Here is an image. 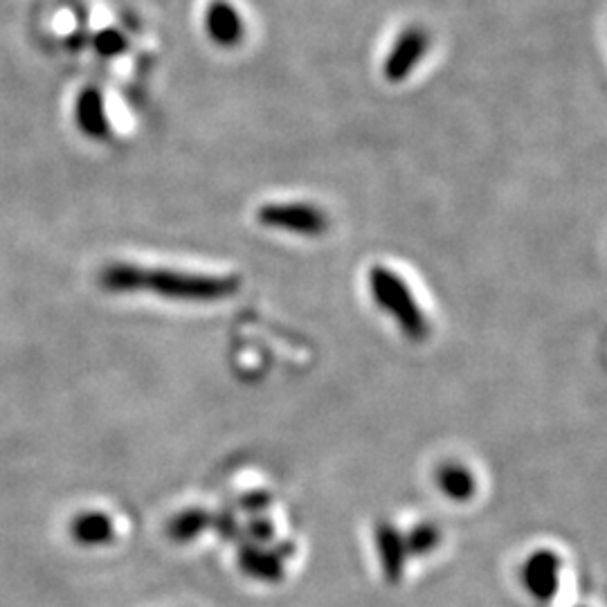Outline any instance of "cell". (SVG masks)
<instances>
[{"mask_svg": "<svg viewBox=\"0 0 607 607\" xmlns=\"http://www.w3.org/2000/svg\"><path fill=\"white\" fill-rule=\"evenodd\" d=\"M407 556H428L441 542V531L434 524H419L403 536Z\"/></svg>", "mask_w": 607, "mask_h": 607, "instance_id": "12", "label": "cell"}, {"mask_svg": "<svg viewBox=\"0 0 607 607\" xmlns=\"http://www.w3.org/2000/svg\"><path fill=\"white\" fill-rule=\"evenodd\" d=\"M212 527L221 533L225 540H234L239 538V522L230 511L216 513L212 515Z\"/></svg>", "mask_w": 607, "mask_h": 607, "instance_id": "14", "label": "cell"}, {"mask_svg": "<svg viewBox=\"0 0 607 607\" xmlns=\"http://www.w3.org/2000/svg\"><path fill=\"white\" fill-rule=\"evenodd\" d=\"M124 45L126 43L122 39V34H117L115 30H108L104 34H99V39H97V48H99V52H102V54H117V52H122Z\"/></svg>", "mask_w": 607, "mask_h": 607, "instance_id": "16", "label": "cell"}, {"mask_svg": "<svg viewBox=\"0 0 607 607\" xmlns=\"http://www.w3.org/2000/svg\"><path fill=\"white\" fill-rule=\"evenodd\" d=\"M270 495L268 493H264V491H255V493H248V495H243L241 500H239V506L243 511H248V513H252V515H261L264 513L268 506H270Z\"/></svg>", "mask_w": 607, "mask_h": 607, "instance_id": "15", "label": "cell"}, {"mask_svg": "<svg viewBox=\"0 0 607 607\" xmlns=\"http://www.w3.org/2000/svg\"><path fill=\"white\" fill-rule=\"evenodd\" d=\"M558 576H560V558L554 551L542 549L536 551L524 565L522 581L527 585L531 596H536L540 601L554 599L558 592Z\"/></svg>", "mask_w": 607, "mask_h": 607, "instance_id": "7", "label": "cell"}, {"mask_svg": "<svg viewBox=\"0 0 607 607\" xmlns=\"http://www.w3.org/2000/svg\"><path fill=\"white\" fill-rule=\"evenodd\" d=\"M205 32L221 48H234V45L243 41L246 25H243L239 9L232 3H228V0H214L205 9Z\"/></svg>", "mask_w": 607, "mask_h": 607, "instance_id": "6", "label": "cell"}, {"mask_svg": "<svg viewBox=\"0 0 607 607\" xmlns=\"http://www.w3.org/2000/svg\"><path fill=\"white\" fill-rule=\"evenodd\" d=\"M437 484L441 491L455 502H466L477 491L473 473H470L466 466H459V464L443 466L437 473Z\"/></svg>", "mask_w": 607, "mask_h": 607, "instance_id": "9", "label": "cell"}, {"mask_svg": "<svg viewBox=\"0 0 607 607\" xmlns=\"http://www.w3.org/2000/svg\"><path fill=\"white\" fill-rule=\"evenodd\" d=\"M79 124L88 135L93 138H102L108 131L106 124V113H104V102L102 95L97 90H86L79 99Z\"/></svg>", "mask_w": 607, "mask_h": 607, "instance_id": "11", "label": "cell"}, {"mask_svg": "<svg viewBox=\"0 0 607 607\" xmlns=\"http://www.w3.org/2000/svg\"><path fill=\"white\" fill-rule=\"evenodd\" d=\"M376 545H378L380 565H383L385 578L389 583H398L405 572V560H407L403 536L398 533L396 527H392V524L380 522L376 529Z\"/></svg>", "mask_w": 607, "mask_h": 607, "instance_id": "8", "label": "cell"}, {"mask_svg": "<svg viewBox=\"0 0 607 607\" xmlns=\"http://www.w3.org/2000/svg\"><path fill=\"white\" fill-rule=\"evenodd\" d=\"M106 291H149L167 300L219 302L239 293L241 279L234 275H203L183 270H144L131 264H115L102 273Z\"/></svg>", "mask_w": 607, "mask_h": 607, "instance_id": "1", "label": "cell"}, {"mask_svg": "<svg viewBox=\"0 0 607 607\" xmlns=\"http://www.w3.org/2000/svg\"><path fill=\"white\" fill-rule=\"evenodd\" d=\"M428 48H430V34L419 25L407 27V30H403V34L398 36L383 63L385 79L392 81V84H401V81L410 77L414 68L419 66Z\"/></svg>", "mask_w": 607, "mask_h": 607, "instance_id": "4", "label": "cell"}, {"mask_svg": "<svg viewBox=\"0 0 607 607\" xmlns=\"http://www.w3.org/2000/svg\"><path fill=\"white\" fill-rule=\"evenodd\" d=\"M212 527V513L205 509H187L178 513L174 520L169 522V538L176 542H189L196 540L203 531Z\"/></svg>", "mask_w": 607, "mask_h": 607, "instance_id": "10", "label": "cell"}, {"mask_svg": "<svg viewBox=\"0 0 607 607\" xmlns=\"http://www.w3.org/2000/svg\"><path fill=\"white\" fill-rule=\"evenodd\" d=\"M257 221L270 230L320 237L329 230V216L311 203H268L257 210Z\"/></svg>", "mask_w": 607, "mask_h": 607, "instance_id": "3", "label": "cell"}, {"mask_svg": "<svg viewBox=\"0 0 607 607\" xmlns=\"http://www.w3.org/2000/svg\"><path fill=\"white\" fill-rule=\"evenodd\" d=\"M293 545H282L277 549L259 547L255 542H243L239 547L241 572L264 583H279L284 578V556H291Z\"/></svg>", "mask_w": 607, "mask_h": 607, "instance_id": "5", "label": "cell"}, {"mask_svg": "<svg viewBox=\"0 0 607 607\" xmlns=\"http://www.w3.org/2000/svg\"><path fill=\"white\" fill-rule=\"evenodd\" d=\"M367 286L371 300L396 322L407 340L423 342L430 333L428 317L421 311L414 293L405 279L385 266H374L367 273Z\"/></svg>", "mask_w": 607, "mask_h": 607, "instance_id": "2", "label": "cell"}, {"mask_svg": "<svg viewBox=\"0 0 607 607\" xmlns=\"http://www.w3.org/2000/svg\"><path fill=\"white\" fill-rule=\"evenodd\" d=\"M248 533H250V538L255 540V545H270L275 538V527L266 518L255 515V518L248 522Z\"/></svg>", "mask_w": 607, "mask_h": 607, "instance_id": "13", "label": "cell"}]
</instances>
